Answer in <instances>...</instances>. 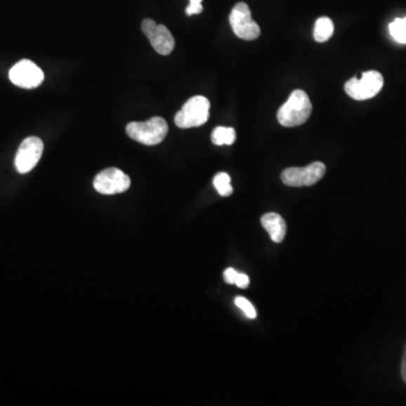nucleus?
Here are the masks:
<instances>
[{
	"label": "nucleus",
	"instance_id": "nucleus-8",
	"mask_svg": "<svg viewBox=\"0 0 406 406\" xmlns=\"http://www.w3.org/2000/svg\"><path fill=\"white\" fill-rule=\"evenodd\" d=\"M44 148V143L40 138H26L25 140L20 143L15 157V167L18 169V172L20 174L31 172L39 163Z\"/></svg>",
	"mask_w": 406,
	"mask_h": 406
},
{
	"label": "nucleus",
	"instance_id": "nucleus-19",
	"mask_svg": "<svg viewBox=\"0 0 406 406\" xmlns=\"http://www.w3.org/2000/svg\"><path fill=\"white\" fill-rule=\"evenodd\" d=\"M235 284L240 289H247L249 284V277L247 275H243V273H238Z\"/></svg>",
	"mask_w": 406,
	"mask_h": 406
},
{
	"label": "nucleus",
	"instance_id": "nucleus-2",
	"mask_svg": "<svg viewBox=\"0 0 406 406\" xmlns=\"http://www.w3.org/2000/svg\"><path fill=\"white\" fill-rule=\"evenodd\" d=\"M169 132V126L163 117H155L145 122H130L126 126V133L132 140L155 146L165 139Z\"/></svg>",
	"mask_w": 406,
	"mask_h": 406
},
{
	"label": "nucleus",
	"instance_id": "nucleus-3",
	"mask_svg": "<svg viewBox=\"0 0 406 406\" xmlns=\"http://www.w3.org/2000/svg\"><path fill=\"white\" fill-rule=\"evenodd\" d=\"M210 102L204 96L190 98L175 115V124L181 129H190L206 124L209 119Z\"/></svg>",
	"mask_w": 406,
	"mask_h": 406
},
{
	"label": "nucleus",
	"instance_id": "nucleus-13",
	"mask_svg": "<svg viewBox=\"0 0 406 406\" xmlns=\"http://www.w3.org/2000/svg\"><path fill=\"white\" fill-rule=\"evenodd\" d=\"M212 143L217 146H230L236 141V131L234 128H226V126H217L211 135Z\"/></svg>",
	"mask_w": 406,
	"mask_h": 406
},
{
	"label": "nucleus",
	"instance_id": "nucleus-4",
	"mask_svg": "<svg viewBox=\"0 0 406 406\" xmlns=\"http://www.w3.org/2000/svg\"><path fill=\"white\" fill-rule=\"evenodd\" d=\"M384 86V78L381 72H363L361 78H352L348 80L344 89L350 98L355 100H369L381 92Z\"/></svg>",
	"mask_w": 406,
	"mask_h": 406
},
{
	"label": "nucleus",
	"instance_id": "nucleus-1",
	"mask_svg": "<svg viewBox=\"0 0 406 406\" xmlns=\"http://www.w3.org/2000/svg\"><path fill=\"white\" fill-rule=\"evenodd\" d=\"M312 110V102L308 95L301 89H296L277 111V121L286 128L301 126L308 120Z\"/></svg>",
	"mask_w": 406,
	"mask_h": 406
},
{
	"label": "nucleus",
	"instance_id": "nucleus-15",
	"mask_svg": "<svg viewBox=\"0 0 406 406\" xmlns=\"http://www.w3.org/2000/svg\"><path fill=\"white\" fill-rule=\"evenodd\" d=\"M389 33L398 44H406V18H396L389 24Z\"/></svg>",
	"mask_w": 406,
	"mask_h": 406
},
{
	"label": "nucleus",
	"instance_id": "nucleus-14",
	"mask_svg": "<svg viewBox=\"0 0 406 406\" xmlns=\"http://www.w3.org/2000/svg\"><path fill=\"white\" fill-rule=\"evenodd\" d=\"M214 185L221 197H229L233 193L230 176L227 173H218L214 178Z\"/></svg>",
	"mask_w": 406,
	"mask_h": 406
},
{
	"label": "nucleus",
	"instance_id": "nucleus-11",
	"mask_svg": "<svg viewBox=\"0 0 406 406\" xmlns=\"http://www.w3.org/2000/svg\"><path fill=\"white\" fill-rule=\"evenodd\" d=\"M261 223L275 243H281L286 237V221L279 214H275V212L266 214L263 217L261 218Z\"/></svg>",
	"mask_w": 406,
	"mask_h": 406
},
{
	"label": "nucleus",
	"instance_id": "nucleus-7",
	"mask_svg": "<svg viewBox=\"0 0 406 406\" xmlns=\"http://www.w3.org/2000/svg\"><path fill=\"white\" fill-rule=\"evenodd\" d=\"M131 181L129 176L124 174L121 169H104L96 175L94 180V189L100 195H117L124 193L129 189Z\"/></svg>",
	"mask_w": 406,
	"mask_h": 406
},
{
	"label": "nucleus",
	"instance_id": "nucleus-9",
	"mask_svg": "<svg viewBox=\"0 0 406 406\" xmlns=\"http://www.w3.org/2000/svg\"><path fill=\"white\" fill-rule=\"evenodd\" d=\"M141 30L152 44L155 51L162 55H167L174 50L175 40L166 26L156 24L152 20H145L141 23Z\"/></svg>",
	"mask_w": 406,
	"mask_h": 406
},
{
	"label": "nucleus",
	"instance_id": "nucleus-5",
	"mask_svg": "<svg viewBox=\"0 0 406 406\" xmlns=\"http://www.w3.org/2000/svg\"><path fill=\"white\" fill-rule=\"evenodd\" d=\"M229 23L235 35L242 40L252 41L260 37V26L253 20L247 4L238 3L235 5L229 16Z\"/></svg>",
	"mask_w": 406,
	"mask_h": 406
},
{
	"label": "nucleus",
	"instance_id": "nucleus-10",
	"mask_svg": "<svg viewBox=\"0 0 406 406\" xmlns=\"http://www.w3.org/2000/svg\"><path fill=\"white\" fill-rule=\"evenodd\" d=\"M9 79L14 85L22 89H35L44 81V74L34 63L22 60L11 69Z\"/></svg>",
	"mask_w": 406,
	"mask_h": 406
},
{
	"label": "nucleus",
	"instance_id": "nucleus-6",
	"mask_svg": "<svg viewBox=\"0 0 406 406\" xmlns=\"http://www.w3.org/2000/svg\"><path fill=\"white\" fill-rule=\"evenodd\" d=\"M327 173V167L320 162H315L306 167H289L281 174L283 183L294 188L310 186L317 183Z\"/></svg>",
	"mask_w": 406,
	"mask_h": 406
},
{
	"label": "nucleus",
	"instance_id": "nucleus-17",
	"mask_svg": "<svg viewBox=\"0 0 406 406\" xmlns=\"http://www.w3.org/2000/svg\"><path fill=\"white\" fill-rule=\"evenodd\" d=\"M202 11V0H190V5L186 7L185 13L188 16H192V15L201 14Z\"/></svg>",
	"mask_w": 406,
	"mask_h": 406
},
{
	"label": "nucleus",
	"instance_id": "nucleus-20",
	"mask_svg": "<svg viewBox=\"0 0 406 406\" xmlns=\"http://www.w3.org/2000/svg\"><path fill=\"white\" fill-rule=\"evenodd\" d=\"M400 374L403 377V381L406 383V346L404 349L403 358H402V365H400Z\"/></svg>",
	"mask_w": 406,
	"mask_h": 406
},
{
	"label": "nucleus",
	"instance_id": "nucleus-16",
	"mask_svg": "<svg viewBox=\"0 0 406 406\" xmlns=\"http://www.w3.org/2000/svg\"><path fill=\"white\" fill-rule=\"evenodd\" d=\"M235 305H236V306H237L244 314L247 315L249 320H254V318H256V310H255L254 306H253L252 303L247 301V298H235Z\"/></svg>",
	"mask_w": 406,
	"mask_h": 406
},
{
	"label": "nucleus",
	"instance_id": "nucleus-18",
	"mask_svg": "<svg viewBox=\"0 0 406 406\" xmlns=\"http://www.w3.org/2000/svg\"><path fill=\"white\" fill-rule=\"evenodd\" d=\"M238 272L233 268H229L226 271L223 272V279L229 284H235L236 282V277H237Z\"/></svg>",
	"mask_w": 406,
	"mask_h": 406
},
{
	"label": "nucleus",
	"instance_id": "nucleus-12",
	"mask_svg": "<svg viewBox=\"0 0 406 406\" xmlns=\"http://www.w3.org/2000/svg\"><path fill=\"white\" fill-rule=\"evenodd\" d=\"M334 33V24L329 18H320L316 20L314 27V39L320 44L327 42Z\"/></svg>",
	"mask_w": 406,
	"mask_h": 406
}]
</instances>
